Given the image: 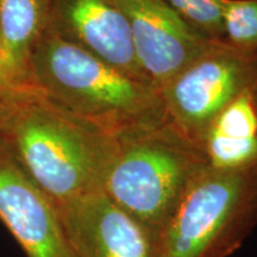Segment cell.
<instances>
[{"label": "cell", "mask_w": 257, "mask_h": 257, "mask_svg": "<svg viewBox=\"0 0 257 257\" xmlns=\"http://www.w3.org/2000/svg\"><path fill=\"white\" fill-rule=\"evenodd\" d=\"M32 82L63 111L114 138L168 119L160 89L46 30L30 59Z\"/></svg>", "instance_id": "1"}, {"label": "cell", "mask_w": 257, "mask_h": 257, "mask_svg": "<svg viewBox=\"0 0 257 257\" xmlns=\"http://www.w3.org/2000/svg\"><path fill=\"white\" fill-rule=\"evenodd\" d=\"M3 140L56 207L102 192L117 140L42 94L11 104Z\"/></svg>", "instance_id": "2"}, {"label": "cell", "mask_w": 257, "mask_h": 257, "mask_svg": "<svg viewBox=\"0 0 257 257\" xmlns=\"http://www.w3.org/2000/svg\"><path fill=\"white\" fill-rule=\"evenodd\" d=\"M115 140L102 192L157 239L186 188L208 167L204 154L168 119Z\"/></svg>", "instance_id": "3"}, {"label": "cell", "mask_w": 257, "mask_h": 257, "mask_svg": "<svg viewBox=\"0 0 257 257\" xmlns=\"http://www.w3.org/2000/svg\"><path fill=\"white\" fill-rule=\"evenodd\" d=\"M257 225V165L206 167L157 236V257H230Z\"/></svg>", "instance_id": "4"}, {"label": "cell", "mask_w": 257, "mask_h": 257, "mask_svg": "<svg viewBox=\"0 0 257 257\" xmlns=\"http://www.w3.org/2000/svg\"><path fill=\"white\" fill-rule=\"evenodd\" d=\"M257 82V53L221 42L160 88L168 120L200 148L207 127L229 102Z\"/></svg>", "instance_id": "5"}, {"label": "cell", "mask_w": 257, "mask_h": 257, "mask_svg": "<svg viewBox=\"0 0 257 257\" xmlns=\"http://www.w3.org/2000/svg\"><path fill=\"white\" fill-rule=\"evenodd\" d=\"M113 2L126 18L141 69L159 89L214 44L189 27L165 0Z\"/></svg>", "instance_id": "6"}, {"label": "cell", "mask_w": 257, "mask_h": 257, "mask_svg": "<svg viewBox=\"0 0 257 257\" xmlns=\"http://www.w3.org/2000/svg\"><path fill=\"white\" fill-rule=\"evenodd\" d=\"M0 221L27 257H74L54 202L0 138Z\"/></svg>", "instance_id": "7"}, {"label": "cell", "mask_w": 257, "mask_h": 257, "mask_svg": "<svg viewBox=\"0 0 257 257\" xmlns=\"http://www.w3.org/2000/svg\"><path fill=\"white\" fill-rule=\"evenodd\" d=\"M74 257H157V239L104 192L56 207Z\"/></svg>", "instance_id": "8"}, {"label": "cell", "mask_w": 257, "mask_h": 257, "mask_svg": "<svg viewBox=\"0 0 257 257\" xmlns=\"http://www.w3.org/2000/svg\"><path fill=\"white\" fill-rule=\"evenodd\" d=\"M47 30L149 81L135 56L126 18L113 0H48Z\"/></svg>", "instance_id": "9"}, {"label": "cell", "mask_w": 257, "mask_h": 257, "mask_svg": "<svg viewBox=\"0 0 257 257\" xmlns=\"http://www.w3.org/2000/svg\"><path fill=\"white\" fill-rule=\"evenodd\" d=\"M200 149L208 167L233 170L257 165V82L216 115Z\"/></svg>", "instance_id": "10"}, {"label": "cell", "mask_w": 257, "mask_h": 257, "mask_svg": "<svg viewBox=\"0 0 257 257\" xmlns=\"http://www.w3.org/2000/svg\"><path fill=\"white\" fill-rule=\"evenodd\" d=\"M47 28L48 0H0V35L17 68L31 81L32 51Z\"/></svg>", "instance_id": "11"}, {"label": "cell", "mask_w": 257, "mask_h": 257, "mask_svg": "<svg viewBox=\"0 0 257 257\" xmlns=\"http://www.w3.org/2000/svg\"><path fill=\"white\" fill-rule=\"evenodd\" d=\"M189 27L214 43L224 42V0H165Z\"/></svg>", "instance_id": "12"}, {"label": "cell", "mask_w": 257, "mask_h": 257, "mask_svg": "<svg viewBox=\"0 0 257 257\" xmlns=\"http://www.w3.org/2000/svg\"><path fill=\"white\" fill-rule=\"evenodd\" d=\"M224 42L257 53V0H224Z\"/></svg>", "instance_id": "13"}, {"label": "cell", "mask_w": 257, "mask_h": 257, "mask_svg": "<svg viewBox=\"0 0 257 257\" xmlns=\"http://www.w3.org/2000/svg\"><path fill=\"white\" fill-rule=\"evenodd\" d=\"M41 91L17 68L0 35V100L16 104Z\"/></svg>", "instance_id": "14"}, {"label": "cell", "mask_w": 257, "mask_h": 257, "mask_svg": "<svg viewBox=\"0 0 257 257\" xmlns=\"http://www.w3.org/2000/svg\"><path fill=\"white\" fill-rule=\"evenodd\" d=\"M10 111H11V104H6V102L0 100V138H3V135H4Z\"/></svg>", "instance_id": "15"}]
</instances>
